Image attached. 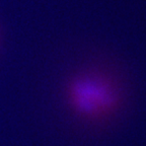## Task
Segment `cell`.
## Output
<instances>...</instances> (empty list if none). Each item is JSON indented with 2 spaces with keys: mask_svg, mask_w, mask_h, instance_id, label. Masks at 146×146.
<instances>
[{
  "mask_svg": "<svg viewBox=\"0 0 146 146\" xmlns=\"http://www.w3.org/2000/svg\"><path fill=\"white\" fill-rule=\"evenodd\" d=\"M67 98L71 109L84 119H100L120 104L121 94L111 78L98 73H83L68 84Z\"/></svg>",
  "mask_w": 146,
  "mask_h": 146,
  "instance_id": "cell-1",
  "label": "cell"
}]
</instances>
